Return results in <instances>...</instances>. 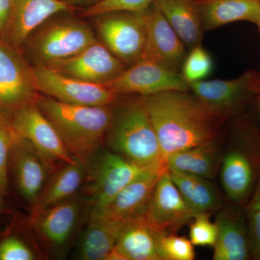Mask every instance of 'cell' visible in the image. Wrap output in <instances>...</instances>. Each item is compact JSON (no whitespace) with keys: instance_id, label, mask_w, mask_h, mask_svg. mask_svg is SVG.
Listing matches in <instances>:
<instances>
[{"instance_id":"1","label":"cell","mask_w":260,"mask_h":260,"mask_svg":"<svg viewBox=\"0 0 260 260\" xmlns=\"http://www.w3.org/2000/svg\"><path fill=\"white\" fill-rule=\"evenodd\" d=\"M141 97L166 164L172 154L216 139L223 118L189 91Z\"/></svg>"},{"instance_id":"2","label":"cell","mask_w":260,"mask_h":260,"mask_svg":"<svg viewBox=\"0 0 260 260\" xmlns=\"http://www.w3.org/2000/svg\"><path fill=\"white\" fill-rule=\"evenodd\" d=\"M37 103L70 153L85 162L102 144L114 117L111 106L75 105L48 96H39Z\"/></svg>"},{"instance_id":"3","label":"cell","mask_w":260,"mask_h":260,"mask_svg":"<svg viewBox=\"0 0 260 260\" xmlns=\"http://www.w3.org/2000/svg\"><path fill=\"white\" fill-rule=\"evenodd\" d=\"M107 136L109 146L115 153L147 169L168 170L142 97L114 113Z\"/></svg>"},{"instance_id":"4","label":"cell","mask_w":260,"mask_h":260,"mask_svg":"<svg viewBox=\"0 0 260 260\" xmlns=\"http://www.w3.org/2000/svg\"><path fill=\"white\" fill-rule=\"evenodd\" d=\"M54 17L32 32L25 43L37 65L74 56L98 42L91 29L81 20Z\"/></svg>"},{"instance_id":"5","label":"cell","mask_w":260,"mask_h":260,"mask_svg":"<svg viewBox=\"0 0 260 260\" xmlns=\"http://www.w3.org/2000/svg\"><path fill=\"white\" fill-rule=\"evenodd\" d=\"M103 44L124 64L140 60L146 37L145 12L117 11L97 16Z\"/></svg>"},{"instance_id":"6","label":"cell","mask_w":260,"mask_h":260,"mask_svg":"<svg viewBox=\"0 0 260 260\" xmlns=\"http://www.w3.org/2000/svg\"><path fill=\"white\" fill-rule=\"evenodd\" d=\"M189 90L225 119L256 99L260 90V73L249 70L234 79L202 80L189 84Z\"/></svg>"},{"instance_id":"7","label":"cell","mask_w":260,"mask_h":260,"mask_svg":"<svg viewBox=\"0 0 260 260\" xmlns=\"http://www.w3.org/2000/svg\"><path fill=\"white\" fill-rule=\"evenodd\" d=\"M8 116L17 135L28 142L48 164L75 162L76 158L68 151L55 126L37 102L20 107Z\"/></svg>"},{"instance_id":"8","label":"cell","mask_w":260,"mask_h":260,"mask_svg":"<svg viewBox=\"0 0 260 260\" xmlns=\"http://www.w3.org/2000/svg\"><path fill=\"white\" fill-rule=\"evenodd\" d=\"M32 70L39 93L65 104L111 106L119 95L105 84L88 83L67 76L46 65H36Z\"/></svg>"},{"instance_id":"9","label":"cell","mask_w":260,"mask_h":260,"mask_svg":"<svg viewBox=\"0 0 260 260\" xmlns=\"http://www.w3.org/2000/svg\"><path fill=\"white\" fill-rule=\"evenodd\" d=\"M34 70L18 49L0 39V111L9 114L39 99Z\"/></svg>"},{"instance_id":"10","label":"cell","mask_w":260,"mask_h":260,"mask_svg":"<svg viewBox=\"0 0 260 260\" xmlns=\"http://www.w3.org/2000/svg\"><path fill=\"white\" fill-rule=\"evenodd\" d=\"M104 84L117 95L136 93L146 96L165 92L189 91V84L181 73L144 59Z\"/></svg>"},{"instance_id":"11","label":"cell","mask_w":260,"mask_h":260,"mask_svg":"<svg viewBox=\"0 0 260 260\" xmlns=\"http://www.w3.org/2000/svg\"><path fill=\"white\" fill-rule=\"evenodd\" d=\"M148 170L115 152L104 154L94 168L88 187L92 210L107 207L124 188Z\"/></svg>"},{"instance_id":"12","label":"cell","mask_w":260,"mask_h":260,"mask_svg":"<svg viewBox=\"0 0 260 260\" xmlns=\"http://www.w3.org/2000/svg\"><path fill=\"white\" fill-rule=\"evenodd\" d=\"M144 12L146 37L141 59L179 73L186 56L185 45L156 3H154Z\"/></svg>"},{"instance_id":"13","label":"cell","mask_w":260,"mask_h":260,"mask_svg":"<svg viewBox=\"0 0 260 260\" xmlns=\"http://www.w3.org/2000/svg\"><path fill=\"white\" fill-rule=\"evenodd\" d=\"M44 65L67 76L97 84L107 83L125 69L120 59L98 42L74 56Z\"/></svg>"},{"instance_id":"14","label":"cell","mask_w":260,"mask_h":260,"mask_svg":"<svg viewBox=\"0 0 260 260\" xmlns=\"http://www.w3.org/2000/svg\"><path fill=\"white\" fill-rule=\"evenodd\" d=\"M74 9L60 0H14L1 40L10 47L20 49L32 32L48 20Z\"/></svg>"},{"instance_id":"15","label":"cell","mask_w":260,"mask_h":260,"mask_svg":"<svg viewBox=\"0 0 260 260\" xmlns=\"http://www.w3.org/2000/svg\"><path fill=\"white\" fill-rule=\"evenodd\" d=\"M145 213L150 222L167 234L177 230L198 213L186 203L169 169L159 177Z\"/></svg>"},{"instance_id":"16","label":"cell","mask_w":260,"mask_h":260,"mask_svg":"<svg viewBox=\"0 0 260 260\" xmlns=\"http://www.w3.org/2000/svg\"><path fill=\"white\" fill-rule=\"evenodd\" d=\"M10 162L19 193L28 203L35 205L45 186L49 164L19 136L12 147Z\"/></svg>"},{"instance_id":"17","label":"cell","mask_w":260,"mask_h":260,"mask_svg":"<svg viewBox=\"0 0 260 260\" xmlns=\"http://www.w3.org/2000/svg\"><path fill=\"white\" fill-rule=\"evenodd\" d=\"M166 171H146L124 188L107 207L102 210H92L91 215L126 221L144 213L159 177Z\"/></svg>"},{"instance_id":"18","label":"cell","mask_w":260,"mask_h":260,"mask_svg":"<svg viewBox=\"0 0 260 260\" xmlns=\"http://www.w3.org/2000/svg\"><path fill=\"white\" fill-rule=\"evenodd\" d=\"M145 212L126 220L119 234L115 247L126 260H162L160 241L167 233L150 222Z\"/></svg>"},{"instance_id":"19","label":"cell","mask_w":260,"mask_h":260,"mask_svg":"<svg viewBox=\"0 0 260 260\" xmlns=\"http://www.w3.org/2000/svg\"><path fill=\"white\" fill-rule=\"evenodd\" d=\"M218 237L214 248V260H246L250 246L244 216L239 210L226 208L217 216Z\"/></svg>"},{"instance_id":"20","label":"cell","mask_w":260,"mask_h":260,"mask_svg":"<svg viewBox=\"0 0 260 260\" xmlns=\"http://www.w3.org/2000/svg\"><path fill=\"white\" fill-rule=\"evenodd\" d=\"M220 179L224 191L232 201L243 203L251 194L255 180L256 167L250 154L234 148L223 157Z\"/></svg>"},{"instance_id":"21","label":"cell","mask_w":260,"mask_h":260,"mask_svg":"<svg viewBox=\"0 0 260 260\" xmlns=\"http://www.w3.org/2000/svg\"><path fill=\"white\" fill-rule=\"evenodd\" d=\"M204 30H213L234 22L257 25L260 0H197Z\"/></svg>"},{"instance_id":"22","label":"cell","mask_w":260,"mask_h":260,"mask_svg":"<svg viewBox=\"0 0 260 260\" xmlns=\"http://www.w3.org/2000/svg\"><path fill=\"white\" fill-rule=\"evenodd\" d=\"M223 155L216 139L172 154L167 160L169 170L211 179L221 164Z\"/></svg>"},{"instance_id":"23","label":"cell","mask_w":260,"mask_h":260,"mask_svg":"<svg viewBox=\"0 0 260 260\" xmlns=\"http://www.w3.org/2000/svg\"><path fill=\"white\" fill-rule=\"evenodd\" d=\"M155 3L185 47L201 45L204 28L197 0H157Z\"/></svg>"},{"instance_id":"24","label":"cell","mask_w":260,"mask_h":260,"mask_svg":"<svg viewBox=\"0 0 260 260\" xmlns=\"http://www.w3.org/2000/svg\"><path fill=\"white\" fill-rule=\"evenodd\" d=\"M79 213V203L70 198L32 216L38 231L48 242L61 246L69 239Z\"/></svg>"},{"instance_id":"25","label":"cell","mask_w":260,"mask_h":260,"mask_svg":"<svg viewBox=\"0 0 260 260\" xmlns=\"http://www.w3.org/2000/svg\"><path fill=\"white\" fill-rule=\"evenodd\" d=\"M85 162L76 158L73 164H66L45 184L34 205L32 216L49 207L70 199L78 191L85 174Z\"/></svg>"},{"instance_id":"26","label":"cell","mask_w":260,"mask_h":260,"mask_svg":"<svg viewBox=\"0 0 260 260\" xmlns=\"http://www.w3.org/2000/svg\"><path fill=\"white\" fill-rule=\"evenodd\" d=\"M125 222L90 215V223L80 246V259L105 260L115 246Z\"/></svg>"},{"instance_id":"27","label":"cell","mask_w":260,"mask_h":260,"mask_svg":"<svg viewBox=\"0 0 260 260\" xmlns=\"http://www.w3.org/2000/svg\"><path fill=\"white\" fill-rule=\"evenodd\" d=\"M169 171L178 189L196 213H208L221 207L220 193L208 179L177 171Z\"/></svg>"},{"instance_id":"28","label":"cell","mask_w":260,"mask_h":260,"mask_svg":"<svg viewBox=\"0 0 260 260\" xmlns=\"http://www.w3.org/2000/svg\"><path fill=\"white\" fill-rule=\"evenodd\" d=\"M213 61L208 51L201 45L191 49L181 67L184 79L189 84L206 79L213 72Z\"/></svg>"},{"instance_id":"29","label":"cell","mask_w":260,"mask_h":260,"mask_svg":"<svg viewBox=\"0 0 260 260\" xmlns=\"http://www.w3.org/2000/svg\"><path fill=\"white\" fill-rule=\"evenodd\" d=\"M18 135L15 133L8 114L0 111V193L8 189V172L12 147Z\"/></svg>"},{"instance_id":"30","label":"cell","mask_w":260,"mask_h":260,"mask_svg":"<svg viewBox=\"0 0 260 260\" xmlns=\"http://www.w3.org/2000/svg\"><path fill=\"white\" fill-rule=\"evenodd\" d=\"M157 0H101L85 8L83 17H97L117 11L143 12Z\"/></svg>"},{"instance_id":"31","label":"cell","mask_w":260,"mask_h":260,"mask_svg":"<svg viewBox=\"0 0 260 260\" xmlns=\"http://www.w3.org/2000/svg\"><path fill=\"white\" fill-rule=\"evenodd\" d=\"M218 237L216 223L210 220L207 213H198L194 215L189 227V237L193 245L213 246Z\"/></svg>"},{"instance_id":"32","label":"cell","mask_w":260,"mask_h":260,"mask_svg":"<svg viewBox=\"0 0 260 260\" xmlns=\"http://www.w3.org/2000/svg\"><path fill=\"white\" fill-rule=\"evenodd\" d=\"M193 246L186 237L164 234L160 241L162 260H193L195 257Z\"/></svg>"},{"instance_id":"33","label":"cell","mask_w":260,"mask_h":260,"mask_svg":"<svg viewBox=\"0 0 260 260\" xmlns=\"http://www.w3.org/2000/svg\"><path fill=\"white\" fill-rule=\"evenodd\" d=\"M247 218L251 254L260 259V177L248 205Z\"/></svg>"},{"instance_id":"34","label":"cell","mask_w":260,"mask_h":260,"mask_svg":"<svg viewBox=\"0 0 260 260\" xmlns=\"http://www.w3.org/2000/svg\"><path fill=\"white\" fill-rule=\"evenodd\" d=\"M34 255L28 246L15 237H8L0 242V260H32Z\"/></svg>"},{"instance_id":"35","label":"cell","mask_w":260,"mask_h":260,"mask_svg":"<svg viewBox=\"0 0 260 260\" xmlns=\"http://www.w3.org/2000/svg\"><path fill=\"white\" fill-rule=\"evenodd\" d=\"M14 0H0V39L3 37L13 9Z\"/></svg>"},{"instance_id":"36","label":"cell","mask_w":260,"mask_h":260,"mask_svg":"<svg viewBox=\"0 0 260 260\" xmlns=\"http://www.w3.org/2000/svg\"><path fill=\"white\" fill-rule=\"evenodd\" d=\"M60 1L73 7V8L77 5H83V6H86V8H88V7L99 3L101 0H60Z\"/></svg>"},{"instance_id":"37","label":"cell","mask_w":260,"mask_h":260,"mask_svg":"<svg viewBox=\"0 0 260 260\" xmlns=\"http://www.w3.org/2000/svg\"><path fill=\"white\" fill-rule=\"evenodd\" d=\"M255 100L257 101L258 111H259V113L260 114V90L258 95H256Z\"/></svg>"},{"instance_id":"38","label":"cell","mask_w":260,"mask_h":260,"mask_svg":"<svg viewBox=\"0 0 260 260\" xmlns=\"http://www.w3.org/2000/svg\"><path fill=\"white\" fill-rule=\"evenodd\" d=\"M258 26V28H259V32H260V18H259V23H258L257 25Z\"/></svg>"},{"instance_id":"39","label":"cell","mask_w":260,"mask_h":260,"mask_svg":"<svg viewBox=\"0 0 260 260\" xmlns=\"http://www.w3.org/2000/svg\"><path fill=\"white\" fill-rule=\"evenodd\" d=\"M0 208H1V202H0Z\"/></svg>"}]
</instances>
